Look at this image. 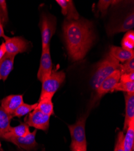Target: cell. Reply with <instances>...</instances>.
<instances>
[{
	"label": "cell",
	"mask_w": 134,
	"mask_h": 151,
	"mask_svg": "<svg viewBox=\"0 0 134 151\" xmlns=\"http://www.w3.org/2000/svg\"><path fill=\"white\" fill-rule=\"evenodd\" d=\"M39 26L41 31L42 49L50 47L52 36L55 33L56 21L54 18L43 14L42 15Z\"/></svg>",
	"instance_id": "cell-5"
},
{
	"label": "cell",
	"mask_w": 134,
	"mask_h": 151,
	"mask_svg": "<svg viewBox=\"0 0 134 151\" xmlns=\"http://www.w3.org/2000/svg\"><path fill=\"white\" fill-rule=\"evenodd\" d=\"M50 117L43 114L36 108L24 119V122L28 127L46 131L50 127Z\"/></svg>",
	"instance_id": "cell-6"
},
{
	"label": "cell",
	"mask_w": 134,
	"mask_h": 151,
	"mask_svg": "<svg viewBox=\"0 0 134 151\" xmlns=\"http://www.w3.org/2000/svg\"><path fill=\"white\" fill-rule=\"evenodd\" d=\"M125 117L123 131H125L129 123L134 120V93H125Z\"/></svg>",
	"instance_id": "cell-14"
},
{
	"label": "cell",
	"mask_w": 134,
	"mask_h": 151,
	"mask_svg": "<svg viewBox=\"0 0 134 151\" xmlns=\"http://www.w3.org/2000/svg\"><path fill=\"white\" fill-rule=\"evenodd\" d=\"M120 71L121 75L125 73H134V58L126 61L123 65L120 64Z\"/></svg>",
	"instance_id": "cell-25"
},
{
	"label": "cell",
	"mask_w": 134,
	"mask_h": 151,
	"mask_svg": "<svg viewBox=\"0 0 134 151\" xmlns=\"http://www.w3.org/2000/svg\"><path fill=\"white\" fill-rule=\"evenodd\" d=\"M42 151H45V149H43Z\"/></svg>",
	"instance_id": "cell-32"
},
{
	"label": "cell",
	"mask_w": 134,
	"mask_h": 151,
	"mask_svg": "<svg viewBox=\"0 0 134 151\" xmlns=\"http://www.w3.org/2000/svg\"><path fill=\"white\" fill-rule=\"evenodd\" d=\"M23 103V95L21 94L9 95L0 102L3 109L11 116Z\"/></svg>",
	"instance_id": "cell-11"
},
{
	"label": "cell",
	"mask_w": 134,
	"mask_h": 151,
	"mask_svg": "<svg viewBox=\"0 0 134 151\" xmlns=\"http://www.w3.org/2000/svg\"><path fill=\"white\" fill-rule=\"evenodd\" d=\"M114 1H100L97 5V7L103 15H105L107 13V10L109 6L114 3Z\"/></svg>",
	"instance_id": "cell-27"
},
{
	"label": "cell",
	"mask_w": 134,
	"mask_h": 151,
	"mask_svg": "<svg viewBox=\"0 0 134 151\" xmlns=\"http://www.w3.org/2000/svg\"><path fill=\"white\" fill-rule=\"evenodd\" d=\"M66 74L63 71L53 70L51 74L42 82V91L40 94H50L54 96L60 86L65 81Z\"/></svg>",
	"instance_id": "cell-4"
},
{
	"label": "cell",
	"mask_w": 134,
	"mask_h": 151,
	"mask_svg": "<svg viewBox=\"0 0 134 151\" xmlns=\"http://www.w3.org/2000/svg\"><path fill=\"white\" fill-rule=\"evenodd\" d=\"M134 26V15L132 12L125 19V20L120 23L119 25L113 29L108 31V34L113 35L116 33H118L120 32H128L132 30Z\"/></svg>",
	"instance_id": "cell-18"
},
{
	"label": "cell",
	"mask_w": 134,
	"mask_h": 151,
	"mask_svg": "<svg viewBox=\"0 0 134 151\" xmlns=\"http://www.w3.org/2000/svg\"><path fill=\"white\" fill-rule=\"evenodd\" d=\"M36 133H37V129H35L26 137L10 138L6 140V141L13 143L19 148L27 150H31L38 146V143L35 140Z\"/></svg>",
	"instance_id": "cell-10"
},
{
	"label": "cell",
	"mask_w": 134,
	"mask_h": 151,
	"mask_svg": "<svg viewBox=\"0 0 134 151\" xmlns=\"http://www.w3.org/2000/svg\"><path fill=\"white\" fill-rule=\"evenodd\" d=\"M120 68V62L109 53L97 65L91 78V85L96 90L101 83L114 71Z\"/></svg>",
	"instance_id": "cell-2"
},
{
	"label": "cell",
	"mask_w": 134,
	"mask_h": 151,
	"mask_svg": "<svg viewBox=\"0 0 134 151\" xmlns=\"http://www.w3.org/2000/svg\"><path fill=\"white\" fill-rule=\"evenodd\" d=\"M120 82H134V73H125L121 74L120 78Z\"/></svg>",
	"instance_id": "cell-28"
},
{
	"label": "cell",
	"mask_w": 134,
	"mask_h": 151,
	"mask_svg": "<svg viewBox=\"0 0 134 151\" xmlns=\"http://www.w3.org/2000/svg\"><path fill=\"white\" fill-rule=\"evenodd\" d=\"M4 40L7 54L16 56L19 53L26 52L29 48V42L21 36L10 37L6 36Z\"/></svg>",
	"instance_id": "cell-7"
},
{
	"label": "cell",
	"mask_w": 134,
	"mask_h": 151,
	"mask_svg": "<svg viewBox=\"0 0 134 151\" xmlns=\"http://www.w3.org/2000/svg\"><path fill=\"white\" fill-rule=\"evenodd\" d=\"M121 47L123 48L129 50V51H133L134 48V32L133 30H130L127 32L123 37L121 41Z\"/></svg>",
	"instance_id": "cell-22"
},
{
	"label": "cell",
	"mask_w": 134,
	"mask_h": 151,
	"mask_svg": "<svg viewBox=\"0 0 134 151\" xmlns=\"http://www.w3.org/2000/svg\"><path fill=\"white\" fill-rule=\"evenodd\" d=\"M87 119V116H82L75 124L68 125L72 139L70 145L71 151H74L77 148H79L82 151H87V143L86 136Z\"/></svg>",
	"instance_id": "cell-3"
},
{
	"label": "cell",
	"mask_w": 134,
	"mask_h": 151,
	"mask_svg": "<svg viewBox=\"0 0 134 151\" xmlns=\"http://www.w3.org/2000/svg\"><path fill=\"white\" fill-rule=\"evenodd\" d=\"M15 56L6 54L0 61V80L6 81L13 68Z\"/></svg>",
	"instance_id": "cell-13"
},
{
	"label": "cell",
	"mask_w": 134,
	"mask_h": 151,
	"mask_svg": "<svg viewBox=\"0 0 134 151\" xmlns=\"http://www.w3.org/2000/svg\"><path fill=\"white\" fill-rule=\"evenodd\" d=\"M123 137L124 133L123 131H120L118 133L114 151H125L123 148Z\"/></svg>",
	"instance_id": "cell-26"
},
{
	"label": "cell",
	"mask_w": 134,
	"mask_h": 151,
	"mask_svg": "<svg viewBox=\"0 0 134 151\" xmlns=\"http://www.w3.org/2000/svg\"><path fill=\"white\" fill-rule=\"evenodd\" d=\"M38 103L34 104H27L23 103L12 114V117H21L22 116L28 114L30 112L33 111L38 106Z\"/></svg>",
	"instance_id": "cell-21"
},
{
	"label": "cell",
	"mask_w": 134,
	"mask_h": 151,
	"mask_svg": "<svg viewBox=\"0 0 134 151\" xmlns=\"http://www.w3.org/2000/svg\"><path fill=\"white\" fill-rule=\"evenodd\" d=\"M120 76V71L117 70L107 77L96 89L97 97L101 98L109 92L111 93L114 86L119 82Z\"/></svg>",
	"instance_id": "cell-9"
},
{
	"label": "cell",
	"mask_w": 134,
	"mask_h": 151,
	"mask_svg": "<svg viewBox=\"0 0 134 151\" xmlns=\"http://www.w3.org/2000/svg\"><path fill=\"white\" fill-rule=\"evenodd\" d=\"M63 32L70 59L73 61L82 59L95 40L92 23L82 18L77 21L66 19Z\"/></svg>",
	"instance_id": "cell-1"
},
{
	"label": "cell",
	"mask_w": 134,
	"mask_h": 151,
	"mask_svg": "<svg viewBox=\"0 0 134 151\" xmlns=\"http://www.w3.org/2000/svg\"><path fill=\"white\" fill-rule=\"evenodd\" d=\"M114 91H123L126 93H134V82H119L114 86L111 93Z\"/></svg>",
	"instance_id": "cell-23"
},
{
	"label": "cell",
	"mask_w": 134,
	"mask_h": 151,
	"mask_svg": "<svg viewBox=\"0 0 134 151\" xmlns=\"http://www.w3.org/2000/svg\"><path fill=\"white\" fill-rule=\"evenodd\" d=\"M0 21L3 26L9 21L8 10L5 0H0Z\"/></svg>",
	"instance_id": "cell-24"
},
{
	"label": "cell",
	"mask_w": 134,
	"mask_h": 151,
	"mask_svg": "<svg viewBox=\"0 0 134 151\" xmlns=\"http://www.w3.org/2000/svg\"><path fill=\"white\" fill-rule=\"evenodd\" d=\"M30 133L29 127L26 123H23L15 127H11L10 131L5 134L2 138L5 140L10 138H18L23 137Z\"/></svg>",
	"instance_id": "cell-17"
},
{
	"label": "cell",
	"mask_w": 134,
	"mask_h": 151,
	"mask_svg": "<svg viewBox=\"0 0 134 151\" xmlns=\"http://www.w3.org/2000/svg\"><path fill=\"white\" fill-rule=\"evenodd\" d=\"M52 63L50 53V48L48 47L42 49L40 67L38 73V79L41 82L46 79L52 71Z\"/></svg>",
	"instance_id": "cell-8"
},
{
	"label": "cell",
	"mask_w": 134,
	"mask_h": 151,
	"mask_svg": "<svg viewBox=\"0 0 134 151\" xmlns=\"http://www.w3.org/2000/svg\"><path fill=\"white\" fill-rule=\"evenodd\" d=\"M109 54L119 62H125L126 61L134 58V51H129L122 47L111 46Z\"/></svg>",
	"instance_id": "cell-16"
},
{
	"label": "cell",
	"mask_w": 134,
	"mask_h": 151,
	"mask_svg": "<svg viewBox=\"0 0 134 151\" xmlns=\"http://www.w3.org/2000/svg\"><path fill=\"white\" fill-rule=\"evenodd\" d=\"M57 4L62 8V13L67 17V20H78L79 15L71 0H56Z\"/></svg>",
	"instance_id": "cell-12"
},
{
	"label": "cell",
	"mask_w": 134,
	"mask_h": 151,
	"mask_svg": "<svg viewBox=\"0 0 134 151\" xmlns=\"http://www.w3.org/2000/svg\"><path fill=\"white\" fill-rule=\"evenodd\" d=\"M13 118L11 115L8 114L3 108L0 106V138L8 132L10 128L11 120Z\"/></svg>",
	"instance_id": "cell-20"
},
{
	"label": "cell",
	"mask_w": 134,
	"mask_h": 151,
	"mask_svg": "<svg viewBox=\"0 0 134 151\" xmlns=\"http://www.w3.org/2000/svg\"><path fill=\"white\" fill-rule=\"evenodd\" d=\"M6 54V49L5 43L3 42L1 45H0V61H1V60Z\"/></svg>",
	"instance_id": "cell-29"
},
{
	"label": "cell",
	"mask_w": 134,
	"mask_h": 151,
	"mask_svg": "<svg viewBox=\"0 0 134 151\" xmlns=\"http://www.w3.org/2000/svg\"><path fill=\"white\" fill-rule=\"evenodd\" d=\"M74 151H82L79 148H77V149H76Z\"/></svg>",
	"instance_id": "cell-31"
},
{
	"label": "cell",
	"mask_w": 134,
	"mask_h": 151,
	"mask_svg": "<svg viewBox=\"0 0 134 151\" xmlns=\"http://www.w3.org/2000/svg\"><path fill=\"white\" fill-rule=\"evenodd\" d=\"M54 96L50 94H40L37 108L43 114L51 116L54 114L52 99Z\"/></svg>",
	"instance_id": "cell-15"
},
{
	"label": "cell",
	"mask_w": 134,
	"mask_h": 151,
	"mask_svg": "<svg viewBox=\"0 0 134 151\" xmlns=\"http://www.w3.org/2000/svg\"><path fill=\"white\" fill-rule=\"evenodd\" d=\"M6 36V35H5L4 34V29H3V25L1 23V22L0 21V37H4L5 38Z\"/></svg>",
	"instance_id": "cell-30"
},
{
	"label": "cell",
	"mask_w": 134,
	"mask_h": 151,
	"mask_svg": "<svg viewBox=\"0 0 134 151\" xmlns=\"http://www.w3.org/2000/svg\"><path fill=\"white\" fill-rule=\"evenodd\" d=\"M123 137V148L125 151H133L134 145V120H132L127 128Z\"/></svg>",
	"instance_id": "cell-19"
}]
</instances>
